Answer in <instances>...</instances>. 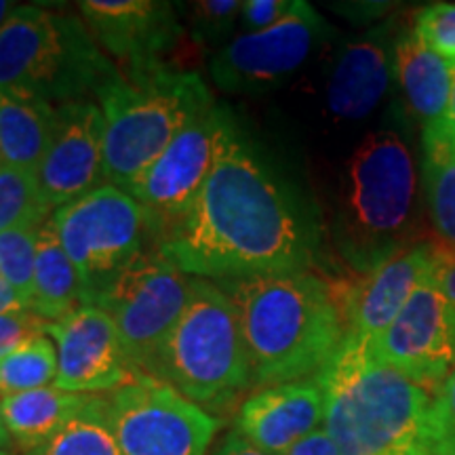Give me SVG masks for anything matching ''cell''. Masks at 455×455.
I'll return each mask as SVG.
<instances>
[{
  "mask_svg": "<svg viewBox=\"0 0 455 455\" xmlns=\"http://www.w3.org/2000/svg\"><path fill=\"white\" fill-rule=\"evenodd\" d=\"M449 64H451V95H449V110H447V133L445 138H443V141H447L449 146L455 148V61H449Z\"/></svg>",
  "mask_w": 455,
  "mask_h": 455,
  "instance_id": "cell-36",
  "label": "cell"
},
{
  "mask_svg": "<svg viewBox=\"0 0 455 455\" xmlns=\"http://www.w3.org/2000/svg\"><path fill=\"white\" fill-rule=\"evenodd\" d=\"M0 447L3 449H15L13 439H11L7 424H4V415H3V398H0Z\"/></svg>",
  "mask_w": 455,
  "mask_h": 455,
  "instance_id": "cell-38",
  "label": "cell"
},
{
  "mask_svg": "<svg viewBox=\"0 0 455 455\" xmlns=\"http://www.w3.org/2000/svg\"><path fill=\"white\" fill-rule=\"evenodd\" d=\"M17 7H20V4L9 3V0H0V30H3L4 24H7L9 17L15 13Z\"/></svg>",
  "mask_w": 455,
  "mask_h": 455,
  "instance_id": "cell-39",
  "label": "cell"
},
{
  "mask_svg": "<svg viewBox=\"0 0 455 455\" xmlns=\"http://www.w3.org/2000/svg\"><path fill=\"white\" fill-rule=\"evenodd\" d=\"M424 192L430 221L439 241L455 249V148L447 141L422 138Z\"/></svg>",
  "mask_w": 455,
  "mask_h": 455,
  "instance_id": "cell-24",
  "label": "cell"
},
{
  "mask_svg": "<svg viewBox=\"0 0 455 455\" xmlns=\"http://www.w3.org/2000/svg\"><path fill=\"white\" fill-rule=\"evenodd\" d=\"M436 284L445 295V301L451 312L453 325H455V249L447 247L439 241L436 247V259H435V270H432Z\"/></svg>",
  "mask_w": 455,
  "mask_h": 455,
  "instance_id": "cell-34",
  "label": "cell"
},
{
  "mask_svg": "<svg viewBox=\"0 0 455 455\" xmlns=\"http://www.w3.org/2000/svg\"><path fill=\"white\" fill-rule=\"evenodd\" d=\"M221 283L241 323L253 386L315 378L344 344V291L312 270Z\"/></svg>",
  "mask_w": 455,
  "mask_h": 455,
  "instance_id": "cell-2",
  "label": "cell"
},
{
  "mask_svg": "<svg viewBox=\"0 0 455 455\" xmlns=\"http://www.w3.org/2000/svg\"><path fill=\"white\" fill-rule=\"evenodd\" d=\"M83 306L81 276L61 247L60 236L49 218L38 232L30 310L44 321L57 323Z\"/></svg>",
  "mask_w": 455,
  "mask_h": 455,
  "instance_id": "cell-23",
  "label": "cell"
},
{
  "mask_svg": "<svg viewBox=\"0 0 455 455\" xmlns=\"http://www.w3.org/2000/svg\"><path fill=\"white\" fill-rule=\"evenodd\" d=\"M411 28L435 53L455 61V3H432L419 9Z\"/></svg>",
  "mask_w": 455,
  "mask_h": 455,
  "instance_id": "cell-31",
  "label": "cell"
},
{
  "mask_svg": "<svg viewBox=\"0 0 455 455\" xmlns=\"http://www.w3.org/2000/svg\"><path fill=\"white\" fill-rule=\"evenodd\" d=\"M156 247L188 276L243 281L308 270L316 235L228 112L212 173Z\"/></svg>",
  "mask_w": 455,
  "mask_h": 455,
  "instance_id": "cell-1",
  "label": "cell"
},
{
  "mask_svg": "<svg viewBox=\"0 0 455 455\" xmlns=\"http://www.w3.org/2000/svg\"><path fill=\"white\" fill-rule=\"evenodd\" d=\"M325 424V392L318 378L266 386L244 398L235 430L264 451L284 455Z\"/></svg>",
  "mask_w": 455,
  "mask_h": 455,
  "instance_id": "cell-18",
  "label": "cell"
},
{
  "mask_svg": "<svg viewBox=\"0 0 455 455\" xmlns=\"http://www.w3.org/2000/svg\"><path fill=\"white\" fill-rule=\"evenodd\" d=\"M190 276L171 264L158 247L141 253L95 299L112 318L131 365L146 378L158 379L164 346L184 315Z\"/></svg>",
  "mask_w": 455,
  "mask_h": 455,
  "instance_id": "cell-10",
  "label": "cell"
},
{
  "mask_svg": "<svg viewBox=\"0 0 455 455\" xmlns=\"http://www.w3.org/2000/svg\"><path fill=\"white\" fill-rule=\"evenodd\" d=\"M392 72L407 110L422 124V138H445L451 64L407 28L395 38Z\"/></svg>",
  "mask_w": 455,
  "mask_h": 455,
  "instance_id": "cell-20",
  "label": "cell"
},
{
  "mask_svg": "<svg viewBox=\"0 0 455 455\" xmlns=\"http://www.w3.org/2000/svg\"><path fill=\"white\" fill-rule=\"evenodd\" d=\"M104 181V114L91 100L57 106L55 133L41 169V184L49 207L60 209Z\"/></svg>",
  "mask_w": 455,
  "mask_h": 455,
  "instance_id": "cell-16",
  "label": "cell"
},
{
  "mask_svg": "<svg viewBox=\"0 0 455 455\" xmlns=\"http://www.w3.org/2000/svg\"><path fill=\"white\" fill-rule=\"evenodd\" d=\"M57 367L60 361L55 341L36 335L11 355L0 358V398L53 386Z\"/></svg>",
  "mask_w": 455,
  "mask_h": 455,
  "instance_id": "cell-26",
  "label": "cell"
},
{
  "mask_svg": "<svg viewBox=\"0 0 455 455\" xmlns=\"http://www.w3.org/2000/svg\"><path fill=\"white\" fill-rule=\"evenodd\" d=\"M192 72L158 61L127 68L98 93L104 114V181L129 192L178 133Z\"/></svg>",
  "mask_w": 455,
  "mask_h": 455,
  "instance_id": "cell-6",
  "label": "cell"
},
{
  "mask_svg": "<svg viewBox=\"0 0 455 455\" xmlns=\"http://www.w3.org/2000/svg\"><path fill=\"white\" fill-rule=\"evenodd\" d=\"M108 413L123 455H207L220 428L201 405L152 378L114 390Z\"/></svg>",
  "mask_w": 455,
  "mask_h": 455,
  "instance_id": "cell-11",
  "label": "cell"
},
{
  "mask_svg": "<svg viewBox=\"0 0 455 455\" xmlns=\"http://www.w3.org/2000/svg\"><path fill=\"white\" fill-rule=\"evenodd\" d=\"M0 455H15V449H3V447H0Z\"/></svg>",
  "mask_w": 455,
  "mask_h": 455,
  "instance_id": "cell-40",
  "label": "cell"
},
{
  "mask_svg": "<svg viewBox=\"0 0 455 455\" xmlns=\"http://www.w3.org/2000/svg\"><path fill=\"white\" fill-rule=\"evenodd\" d=\"M21 455H123L110 424L108 398L93 396L55 436Z\"/></svg>",
  "mask_w": 455,
  "mask_h": 455,
  "instance_id": "cell-25",
  "label": "cell"
},
{
  "mask_svg": "<svg viewBox=\"0 0 455 455\" xmlns=\"http://www.w3.org/2000/svg\"><path fill=\"white\" fill-rule=\"evenodd\" d=\"M158 382L204 407L253 386L235 304L207 278L190 276L188 304L163 350Z\"/></svg>",
  "mask_w": 455,
  "mask_h": 455,
  "instance_id": "cell-7",
  "label": "cell"
},
{
  "mask_svg": "<svg viewBox=\"0 0 455 455\" xmlns=\"http://www.w3.org/2000/svg\"><path fill=\"white\" fill-rule=\"evenodd\" d=\"M13 310H28V308H24V304H21L20 298H17L13 289L0 278V315H4V312H13Z\"/></svg>",
  "mask_w": 455,
  "mask_h": 455,
  "instance_id": "cell-37",
  "label": "cell"
},
{
  "mask_svg": "<svg viewBox=\"0 0 455 455\" xmlns=\"http://www.w3.org/2000/svg\"><path fill=\"white\" fill-rule=\"evenodd\" d=\"M91 395H78L47 386L3 398V415L13 445L21 453L47 443L91 403Z\"/></svg>",
  "mask_w": 455,
  "mask_h": 455,
  "instance_id": "cell-21",
  "label": "cell"
},
{
  "mask_svg": "<svg viewBox=\"0 0 455 455\" xmlns=\"http://www.w3.org/2000/svg\"><path fill=\"white\" fill-rule=\"evenodd\" d=\"M49 321H44L32 310H13L0 315V358L24 346L36 335L47 333Z\"/></svg>",
  "mask_w": 455,
  "mask_h": 455,
  "instance_id": "cell-32",
  "label": "cell"
},
{
  "mask_svg": "<svg viewBox=\"0 0 455 455\" xmlns=\"http://www.w3.org/2000/svg\"><path fill=\"white\" fill-rule=\"evenodd\" d=\"M213 455H275L264 451V449L255 447L253 443H249L247 439H243L236 430H232L230 435L221 441V445L218 447V451Z\"/></svg>",
  "mask_w": 455,
  "mask_h": 455,
  "instance_id": "cell-35",
  "label": "cell"
},
{
  "mask_svg": "<svg viewBox=\"0 0 455 455\" xmlns=\"http://www.w3.org/2000/svg\"><path fill=\"white\" fill-rule=\"evenodd\" d=\"M47 333L57 348L55 386L78 395L114 392L146 378L124 355L116 325L98 306H83L57 323Z\"/></svg>",
  "mask_w": 455,
  "mask_h": 455,
  "instance_id": "cell-14",
  "label": "cell"
},
{
  "mask_svg": "<svg viewBox=\"0 0 455 455\" xmlns=\"http://www.w3.org/2000/svg\"><path fill=\"white\" fill-rule=\"evenodd\" d=\"M396 34L390 21L339 49L327 84V108L335 118L361 121L382 104L395 81L392 53Z\"/></svg>",
  "mask_w": 455,
  "mask_h": 455,
  "instance_id": "cell-19",
  "label": "cell"
},
{
  "mask_svg": "<svg viewBox=\"0 0 455 455\" xmlns=\"http://www.w3.org/2000/svg\"><path fill=\"white\" fill-rule=\"evenodd\" d=\"M57 236L83 283L84 306H93L155 241L144 207L129 192L101 184L51 213ZM156 244V241H155Z\"/></svg>",
  "mask_w": 455,
  "mask_h": 455,
  "instance_id": "cell-8",
  "label": "cell"
},
{
  "mask_svg": "<svg viewBox=\"0 0 455 455\" xmlns=\"http://www.w3.org/2000/svg\"><path fill=\"white\" fill-rule=\"evenodd\" d=\"M78 11L101 51L127 68L158 64L186 34L178 7L164 0H83Z\"/></svg>",
  "mask_w": 455,
  "mask_h": 455,
  "instance_id": "cell-15",
  "label": "cell"
},
{
  "mask_svg": "<svg viewBox=\"0 0 455 455\" xmlns=\"http://www.w3.org/2000/svg\"><path fill=\"white\" fill-rule=\"evenodd\" d=\"M329 26L304 0L268 30L241 34L212 57L213 83L228 93H261L298 72L325 43Z\"/></svg>",
  "mask_w": 455,
  "mask_h": 455,
  "instance_id": "cell-12",
  "label": "cell"
},
{
  "mask_svg": "<svg viewBox=\"0 0 455 455\" xmlns=\"http://www.w3.org/2000/svg\"><path fill=\"white\" fill-rule=\"evenodd\" d=\"M291 4L293 0H244L238 15L243 34L268 30L291 11Z\"/></svg>",
  "mask_w": 455,
  "mask_h": 455,
  "instance_id": "cell-33",
  "label": "cell"
},
{
  "mask_svg": "<svg viewBox=\"0 0 455 455\" xmlns=\"http://www.w3.org/2000/svg\"><path fill=\"white\" fill-rule=\"evenodd\" d=\"M325 424L339 455H426V419L435 392L348 338L316 375Z\"/></svg>",
  "mask_w": 455,
  "mask_h": 455,
  "instance_id": "cell-3",
  "label": "cell"
},
{
  "mask_svg": "<svg viewBox=\"0 0 455 455\" xmlns=\"http://www.w3.org/2000/svg\"><path fill=\"white\" fill-rule=\"evenodd\" d=\"M51 212L36 173L0 163V232L26 224L43 226Z\"/></svg>",
  "mask_w": 455,
  "mask_h": 455,
  "instance_id": "cell-27",
  "label": "cell"
},
{
  "mask_svg": "<svg viewBox=\"0 0 455 455\" xmlns=\"http://www.w3.org/2000/svg\"><path fill=\"white\" fill-rule=\"evenodd\" d=\"M228 112L203 78L192 72L178 133L155 167L129 190L144 207L156 244L184 218L203 190L218 156Z\"/></svg>",
  "mask_w": 455,
  "mask_h": 455,
  "instance_id": "cell-9",
  "label": "cell"
},
{
  "mask_svg": "<svg viewBox=\"0 0 455 455\" xmlns=\"http://www.w3.org/2000/svg\"><path fill=\"white\" fill-rule=\"evenodd\" d=\"M55 121L57 106L0 91V163L38 175Z\"/></svg>",
  "mask_w": 455,
  "mask_h": 455,
  "instance_id": "cell-22",
  "label": "cell"
},
{
  "mask_svg": "<svg viewBox=\"0 0 455 455\" xmlns=\"http://www.w3.org/2000/svg\"><path fill=\"white\" fill-rule=\"evenodd\" d=\"M418 169L396 131H373L346 163L333 243L358 275L419 241Z\"/></svg>",
  "mask_w": 455,
  "mask_h": 455,
  "instance_id": "cell-4",
  "label": "cell"
},
{
  "mask_svg": "<svg viewBox=\"0 0 455 455\" xmlns=\"http://www.w3.org/2000/svg\"><path fill=\"white\" fill-rule=\"evenodd\" d=\"M426 455H455V369L432 398L426 419Z\"/></svg>",
  "mask_w": 455,
  "mask_h": 455,
  "instance_id": "cell-30",
  "label": "cell"
},
{
  "mask_svg": "<svg viewBox=\"0 0 455 455\" xmlns=\"http://www.w3.org/2000/svg\"><path fill=\"white\" fill-rule=\"evenodd\" d=\"M121 76L87 24L72 13L20 4L0 30V91L64 106Z\"/></svg>",
  "mask_w": 455,
  "mask_h": 455,
  "instance_id": "cell-5",
  "label": "cell"
},
{
  "mask_svg": "<svg viewBox=\"0 0 455 455\" xmlns=\"http://www.w3.org/2000/svg\"><path fill=\"white\" fill-rule=\"evenodd\" d=\"M238 0H196V3L175 4L178 13L196 43L212 44L226 38L235 30L241 15Z\"/></svg>",
  "mask_w": 455,
  "mask_h": 455,
  "instance_id": "cell-29",
  "label": "cell"
},
{
  "mask_svg": "<svg viewBox=\"0 0 455 455\" xmlns=\"http://www.w3.org/2000/svg\"><path fill=\"white\" fill-rule=\"evenodd\" d=\"M369 344V341H367ZM369 348L379 361L436 390L455 369V325L445 295L428 276Z\"/></svg>",
  "mask_w": 455,
  "mask_h": 455,
  "instance_id": "cell-13",
  "label": "cell"
},
{
  "mask_svg": "<svg viewBox=\"0 0 455 455\" xmlns=\"http://www.w3.org/2000/svg\"><path fill=\"white\" fill-rule=\"evenodd\" d=\"M43 226L26 224L0 232V278L13 289L28 310L32 306L36 243Z\"/></svg>",
  "mask_w": 455,
  "mask_h": 455,
  "instance_id": "cell-28",
  "label": "cell"
},
{
  "mask_svg": "<svg viewBox=\"0 0 455 455\" xmlns=\"http://www.w3.org/2000/svg\"><path fill=\"white\" fill-rule=\"evenodd\" d=\"M436 238H419L344 291L348 338L371 341L384 333L415 289L435 270Z\"/></svg>",
  "mask_w": 455,
  "mask_h": 455,
  "instance_id": "cell-17",
  "label": "cell"
}]
</instances>
